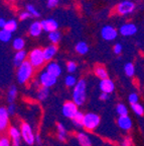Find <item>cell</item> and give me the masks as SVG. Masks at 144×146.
<instances>
[{"label":"cell","mask_w":144,"mask_h":146,"mask_svg":"<svg viewBox=\"0 0 144 146\" xmlns=\"http://www.w3.org/2000/svg\"><path fill=\"white\" fill-rule=\"evenodd\" d=\"M5 25H6V21H5L4 18H0V29H1V30L4 29Z\"/></svg>","instance_id":"cell-46"},{"label":"cell","mask_w":144,"mask_h":146,"mask_svg":"<svg viewBox=\"0 0 144 146\" xmlns=\"http://www.w3.org/2000/svg\"><path fill=\"white\" fill-rule=\"evenodd\" d=\"M16 29H17V21H14V19H10V21H6V25H5V27L3 30L7 31V32L12 34L13 32H15Z\"/></svg>","instance_id":"cell-30"},{"label":"cell","mask_w":144,"mask_h":146,"mask_svg":"<svg viewBox=\"0 0 144 146\" xmlns=\"http://www.w3.org/2000/svg\"><path fill=\"white\" fill-rule=\"evenodd\" d=\"M77 82H78V80H77L76 76L73 75V74H69V75L65 76V85L67 87H73V88H74V87L76 86Z\"/></svg>","instance_id":"cell-27"},{"label":"cell","mask_w":144,"mask_h":146,"mask_svg":"<svg viewBox=\"0 0 144 146\" xmlns=\"http://www.w3.org/2000/svg\"><path fill=\"white\" fill-rule=\"evenodd\" d=\"M99 88L102 92L110 94L115 90V84L114 82H113V80H111L110 78H106V79H102L100 81Z\"/></svg>","instance_id":"cell-12"},{"label":"cell","mask_w":144,"mask_h":146,"mask_svg":"<svg viewBox=\"0 0 144 146\" xmlns=\"http://www.w3.org/2000/svg\"><path fill=\"white\" fill-rule=\"evenodd\" d=\"M7 1H15V0H7Z\"/></svg>","instance_id":"cell-48"},{"label":"cell","mask_w":144,"mask_h":146,"mask_svg":"<svg viewBox=\"0 0 144 146\" xmlns=\"http://www.w3.org/2000/svg\"><path fill=\"white\" fill-rule=\"evenodd\" d=\"M77 69H78V65H77L76 62L69 61L68 63H67V70H68V72H70L71 74L74 73V72H76Z\"/></svg>","instance_id":"cell-36"},{"label":"cell","mask_w":144,"mask_h":146,"mask_svg":"<svg viewBox=\"0 0 144 146\" xmlns=\"http://www.w3.org/2000/svg\"><path fill=\"white\" fill-rule=\"evenodd\" d=\"M45 71H46L48 74L54 76V77H59V76L62 75V67L60 66V64H58L56 62L50 61L46 64L45 66Z\"/></svg>","instance_id":"cell-11"},{"label":"cell","mask_w":144,"mask_h":146,"mask_svg":"<svg viewBox=\"0 0 144 146\" xmlns=\"http://www.w3.org/2000/svg\"><path fill=\"white\" fill-rule=\"evenodd\" d=\"M116 113L120 116H128V109L124 104L120 103L116 106Z\"/></svg>","instance_id":"cell-32"},{"label":"cell","mask_w":144,"mask_h":146,"mask_svg":"<svg viewBox=\"0 0 144 146\" xmlns=\"http://www.w3.org/2000/svg\"><path fill=\"white\" fill-rule=\"evenodd\" d=\"M76 52L80 55H85L89 52V46L85 42H79L76 45Z\"/></svg>","instance_id":"cell-26"},{"label":"cell","mask_w":144,"mask_h":146,"mask_svg":"<svg viewBox=\"0 0 144 146\" xmlns=\"http://www.w3.org/2000/svg\"><path fill=\"white\" fill-rule=\"evenodd\" d=\"M0 146H11V141L7 136H0Z\"/></svg>","instance_id":"cell-38"},{"label":"cell","mask_w":144,"mask_h":146,"mask_svg":"<svg viewBox=\"0 0 144 146\" xmlns=\"http://www.w3.org/2000/svg\"><path fill=\"white\" fill-rule=\"evenodd\" d=\"M58 53V47L56 45H50L47 46L46 48L43 49V56H45V62H50L54 57L56 56V54Z\"/></svg>","instance_id":"cell-16"},{"label":"cell","mask_w":144,"mask_h":146,"mask_svg":"<svg viewBox=\"0 0 144 146\" xmlns=\"http://www.w3.org/2000/svg\"><path fill=\"white\" fill-rule=\"evenodd\" d=\"M10 127V116L5 107H0V134H4Z\"/></svg>","instance_id":"cell-7"},{"label":"cell","mask_w":144,"mask_h":146,"mask_svg":"<svg viewBox=\"0 0 144 146\" xmlns=\"http://www.w3.org/2000/svg\"><path fill=\"white\" fill-rule=\"evenodd\" d=\"M84 114L83 112L79 111V112L77 113L76 116L74 117V119H72V122L74 124V126H76L77 128H83V120H84Z\"/></svg>","instance_id":"cell-25"},{"label":"cell","mask_w":144,"mask_h":146,"mask_svg":"<svg viewBox=\"0 0 144 146\" xmlns=\"http://www.w3.org/2000/svg\"><path fill=\"white\" fill-rule=\"evenodd\" d=\"M131 109H132V112L136 115V116H143L144 115V108L142 105H140L139 103L135 104V105L131 106Z\"/></svg>","instance_id":"cell-33"},{"label":"cell","mask_w":144,"mask_h":146,"mask_svg":"<svg viewBox=\"0 0 144 146\" xmlns=\"http://www.w3.org/2000/svg\"><path fill=\"white\" fill-rule=\"evenodd\" d=\"M26 9H27V11H28L30 14H31V16H34V17H38V16H41L39 12H38L37 10H36L35 7H34L33 5L27 4L26 5Z\"/></svg>","instance_id":"cell-37"},{"label":"cell","mask_w":144,"mask_h":146,"mask_svg":"<svg viewBox=\"0 0 144 146\" xmlns=\"http://www.w3.org/2000/svg\"><path fill=\"white\" fill-rule=\"evenodd\" d=\"M138 100H139V96H138L136 92H132V94H129L128 96V102L131 106L135 105V104H138Z\"/></svg>","instance_id":"cell-35"},{"label":"cell","mask_w":144,"mask_h":146,"mask_svg":"<svg viewBox=\"0 0 144 146\" xmlns=\"http://www.w3.org/2000/svg\"><path fill=\"white\" fill-rule=\"evenodd\" d=\"M79 112V107L73 102V100H68L63 105L62 108V114L63 117L68 119H74V117L76 116L77 113Z\"/></svg>","instance_id":"cell-6"},{"label":"cell","mask_w":144,"mask_h":146,"mask_svg":"<svg viewBox=\"0 0 144 146\" xmlns=\"http://www.w3.org/2000/svg\"><path fill=\"white\" fill-rule=\"evenodd\" d=\"M34 74V68L29 62L24 61L16 71V78L19 84H25L32 78Z\"/></svg>","instance_id":"cell-2"},{"label":"cell","mask_w":144,"mask_h":146,"mask_svg":"<svg viewBox=\"0 0 144 146\" xmlns=\"http://www.w3.org/2000/svg\"><path fill=\"white\" fill-rule=\"evenodd\" d=\"M50 88L41 86L37 89V91H36V98L39 102H43V100H45L50 96Z\"/></svg>","instance_id":"cell-23"},{"label":"cell","mask_w":144,"mask_h":146,"mask_svg":"<svg viewBox=\"0 0 144 146\" xmlns=\"http://www.w3.org/2000/svg\"><path fill=\"white\" fill-rule=\"evenodd\" d=\"M113 51H114L115 54H121L122 52V45L121 44H116V45L114 46V48H113Z\"/></svg>","instance_id":"cell-42"},{"label":"cell","mask_w":144,"mask_h":146,"mask_svg":"<svg viewBox=\"0 0 144 146\" xmlns=\"http://www.w3.org/2000/svg\"><path fill=\"white\" fill-rule=\"evenodd\" d=\"M17 87L15 85H11L10 88L8 89V92H7V103L14 104L15 100L17 98Z\"/></svg>","instance_id":"cell-24"},{"label":"cell","mask_w":144,"mask_h":146,"mask_svg":"<svg viewBox=\"0 0 144 146\" xmlns=\"http://www.w3.org/2000/svg\"><path fill=\"white\" fill-rule=\"evenodd\" d=\"M131 145V141H130V139H125L123 141V146H130Z\"/></svg>","instance_id":"cell-47"},{"label":"cell","mask_w":144,"mask_h":146,"mask_svg":"<svg viewBox=\"0 0 144 146\" xmlns=\"http://www.w3.org/2000/svg\"><path fill=\"white\" fill-rule=\"evenodd\" d=\"M137 27H136L134 23H124V25H121L120 27V34L124 36H133V35H135L137 33Z\"/></svg>","instance_id":"cell-15"},{"label":"cell","mask_w":144,"mask_h":146,"mask_svg":"<svg viewBox=\"0 0 144 146\" xmlns=\"http://www.w3.org/2000/svg\"><path fill=\"white\" fill-rule=\"evenodd\" d=\"M87 100V82L85 79H80L73 89V102L78 107L85 105Z\"/></svg>","instance_id":"cell-1"},{"label":"cell","mask_w":144,"mask_h":146,"mask_svg":"<svg viewBox=\"0 0 144 146\" xmlns=\"http://www.w3.org/2000/svg\"><path fill=\"white\" fill-rule=\"evenodd\" d=\"M26 57H27V53L25 52L24 50L21 51H17L14 55V59H13V63L15 67H19L21 64L23 63L24 61H26Z\"/></svg>","instance_id":"cell-18"},{"label":"cell","mask_w":144,"mask_h":146,"mask_svg":"<svg viewBox=\"0 0 144 146\" xmlns=\"http://www.w3.org/2000/svg\"><path fill=\"white\" fill-rule=\"evenodd\" d=\"M41 27H43V30L47 33L56 32V31H58V27H59L58 21L52 19V18L43 19V21H41Z\"/></svg>","instance_id":"cell-14"},{"label":"cell","mask_w":144,"mask_h":146,"mask_svg":"<svg viewBox=\"0 0 144 146\" xmlns=\"http://www.w3.org/2000/svg\"><path fill=\"white\" fill-rule=\"evenodd\" d=\"M94 73H95V75L97 76L98 78H100L101 80L108 78V71H107V69L105 68V66H103V65H101V64L95 66Z\"/></svg>","instance_id":"cell-21"},{"label":"cell","mask_w":144,"mask_h":146,"mask_svg":"<svg viewBox=\"0 0 144 146\" xmlns=\"http://www.w3.org/2000/svg\"><path fill=\"white\" fill-rule=\"evenodd\" d=\"M101 123V118L96 113H87L84 116L83 128L87 131H94Z\"/></svg>","instance_id":"cell-5"},{"label":"cell","mask_w":144,"mask_h":146,"mask_svg":"<svg viewBox=\"0 0 144 146\" xmlns=\"http://www.w3.org/2000/svg\"><path fill=\"white\" fill-rule=\"evenodd\" d=\"M109 94H105V92H101V94H100V96H99V98L101 100H103V102H105V100H109Z\"/></svg>","instance_id":"cell-43"},{"label":"cell","mask_w":144,"mask_h":146,"mask_svg":"<svg viewBox=\"0 0 144 146\" xmlns=\"http://www.w3.org/2000/svg\"><path fill=\"white\" fill-rule=\"evenodd\" d=\"M60 0H47V7L50 8H54L56 5L59 4Z\"/></svg>","instance_id":"cell-41"},{"label":"cell","mask_w":144,"mask_h":146,"mask_svg":"<svg viewBox=\"0 0 144 146\" xmlns=\"http://www.w3.org/2000/svg\"><path fill=\"white\" fill-rule=\"evenodd\" d=\"M134 9H135V4L132 1H123L119 3L116 7L117 13H119L120 15H127V14L132 13Z\"/></svg>","instance_id":"cell-9"},{"label":"cell","mask_w":144,"mask_h":146,"mask_svg":"<svg viewBox=\"0 0 144 146\" xmlns=\"http://www.w3.org/2000/svg\"><path fill=\"white\" fill-rule=\"evenodd\" d=\"M7 134H8V137H9V139H10V141L21 139L20 129H19L18 127H16V126H10L8 131H7Z\"/></svg>","instance_id":"cell-19"},{"label":"cell","mask_w":144,"mask_h":146,"mask_svg":"<svg viewBox=\"0 0 144 146\" xmlns=\"http://www.w3.org/2000/svg\"><path fill=\"white\" fill-rule=\"evenodd\" d=\"M37 80H38V82H39L41 86L50 88V87H52L54 85H56V81H58V78L50 75V74H48V73L45 70L38 75Z\"/></svg>","instance_id":"cell-8"},{"label":"cell","mask_w":144,"mask_h":146,"mask_svg":"<svg viewBox=\"0 0 144 146\" xmlns=\"http://www.w3.org/2000/svg\"><path fill=\"white\" fill-rule=\"evenodd\" d=\"M124 72L126 74L128 77H132L134 74H135V67L133 65V63L131 62H128L124 65Z\"/></svg>","instance_id":"cell-28"},{"label":"cell","mask_w":144,"mask_h":146,"mask_svg":"<svg viewBox=\"0 0 144 146\" xmlns=\"http://www.w3.org/2000/svg\"><path fill=\"white\" fill-rule=\"evenodd\" d=\"M61 33L59 31H56V32H52L48 34V39L50 41L52 42V45H56V44L59 43L61 41Z\"/></svg>","instance_id":"cell-31"},{"label":"cell","mask_w":144,"mask_h":146,"mask_svg":"<svg viewBox=\"0 0 144 146\" xmlns=\"http://www.w3.org/2000/svg\"><path fill=\"white\" fill-rule=\"evenodd\" d=\"M43 27H41V21H34L29 27V34L32 36H38L43 32Z\"/></svg>","instance_id":"cell-22"},{"label":"cell","mask_w":144,"mask_h":146,"mask_svg":"<svg viewBox=\"0 0 144 146\" xmlns=\"http://www.w3.org/2000/svg\"><path fill=\"white\" fill-rule=\"evenodd\" d=\"M11 36H12L11 33L7 32V31H5V30L0 31V41L3 42V43H7V42L10 41Z\"/></svg>","instance_id":"cell-34"},{"label":"cell","mask_w":144,"mask_h":146,"mask_svg":"<svg viewBox=\"0 0 144 146\" xmlns=\"http://www.w3.org/2000/svg\"><path fill=\"white\" fill-rule=\"evenodd\" d=\"M118 127L123 131H130L132 128V120L129 116H120L117 119Z\"/></svg>","instance_id":"cell-13"},{"label":"cell","mask_w":144,"mask_h":146,"mask_svg":"<svg viewBox=\"0 0 144 146\" xmlns=\"http://www.w3.org/2000/svg\"><path fill=\"white\" fill-rule=\"evenodd\" d=\"M56 130H58V139L61 142H65L68 137V131L65 129V125L62 123H56Z\"/></svg>","instance_id":"cell-20"},{"label":"cell","mask_w":144,"mask_h":146,"mask_svg":"<svg viewBox=\"0 0 144 146\" xmlns=\"http://www.w3.org/2000/svg\"><path fill=\"white\" fill-rule=\"evenodd\" d=\"M7 112H8L9 116H14L16 114V106L15 104H9L7 106Z\"/></svg>","instance_id":"cell-39"},{"label":"cell","mask_w":144,"mask_h":146,"mask_svg":"<svg viewBox=\"0 0 144 146\" xmlns=\"http://www.w3.org/2000/svg\"><path fill=\"white\" fill-rule=\"evenodd\" d=\"M12 46H13L14 50H16V52H17V51H21L24 48L25 42H24V40L21 39V38H16L15 40H13Z\"/></svg>","instance_id":"cell-29"},{"label":"cell","mask_w":144,"mask_h":146,"mask_svg":"<svg viewBox=\"0 0 144 146\" xmlns=\"http://www.w3.org/2000/svg\"><path fill=\"white\" fill-rule=\"evenodd\" d=\"M76 137L81 146H92V140L86 132H78Z\"/></svg>","instance_id":"cell-17"},{"label":"cell","mask_w":144,"mask_h":146,"mask_svg":"<svg viewBox=\"0 0 144 146\" xmlns=\"http://www.w3.org/2000/svg\"><path fill=\"white\" fill-rule=\"evenodd\" d=\"M29 17H31V14L28 11L21 12V13L19 14V19H20V21H26V19H28Z\"/></svg>","instance_id":"cell-40"},{"label":"cell","mask_w":144,"mask_h":146,"mask_svg":"<svg viewBox=\"0 0 144 146\" xmlns=\"http://www.w3.org/2000/svg\"><path fill=\"white\" fill-rule=\"evenodd\" d=\"M19 129H20L21 139L23 140V142L29 146L33 145L35 143V134L32 130L31 126L27 122H20Z\"/></svg>","instance_id":"cell-3"},{"label":"cell","mask_w":144,"mask_h":146,"mask_svg":"<svg viewBox=\"0 0 144 146\" xmlns=\"http://www.w3.org/2000/svg\"><path fill=\"white\" fill-rule=\"evenodd\" d=\"M27 61L31 64L34 69L41 68L45 62V56H43V50L39 48H35L31 50L27 56Z\"/></svg>","instance_id":"cell-4"},{"label":"cell","mask_w":144,"mask_h":146,"mask_svg":"<svg viewBox=\"0 0 144 146\" xmlns=\"http://www.w3.org/2000/svg\"><path fill=\"white\" fill-rule=\"evenodd\" d=\"M35 143H37L38 146H41V138L39 134H35Z\"/></svg>","instance_id":"cell-44"},{"label":"cell","mask_w":144,"mask_h":146,"mask_svg":"<svg viewBox=\"0 0 144 146\" xmlns=\"http://www.w3.org/2000/svg\"><path fill=\"white\" fill-rule=\"evenodd\" d=\"M101 36H102V38H103L104 40H106V41H113V40H115L117 38L118 32L114 27L105 25V27H102Z\"/></svg>","instance_id":"cell-10"},{"label":"cell","mask_w":144,"mask_h":146,"mask_svg":"<svg viewBox=\"0 0 144 146\" xmlns=\"http://www.w3.org/2000/svg\"><path fill=\"white\" fill-rule=\"evenodd\" d=\"M20 145H21V139L11 141V146H20Z\"/></svg>","instance_id":"cell-45"}]
</instances>
